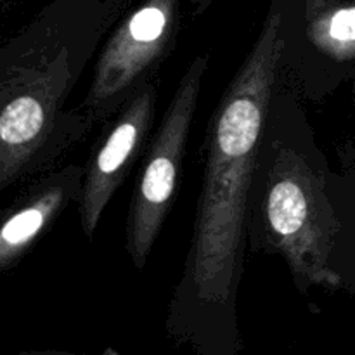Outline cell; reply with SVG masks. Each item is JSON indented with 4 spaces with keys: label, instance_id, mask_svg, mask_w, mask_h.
Returning <instances> with one entry per match:
<instances>
[{
    "label": "cell",
    "instance_id": "cell-9",
    "mask_svg": "<svg viewBox=\"0 0 355 355\" xmlns=\"http://www.w3.org/2000/svg\"><path fill=\"white\" fill-rule=\"evenodd\" d=\"M193 2L196 3L198 10H203V9H207V7L210 6V3L214 2V0H193Z\"/></svg>",
    "mask_w": 355,
    "mask_h": 355
},
{
    "label": "cell",
    "instance_id": "cell-3",
    "mask_svg": "<svg viewBox=\"0 0 355 355\" xmlns=\"http://www.w3.org/2000/svg\"><path fill=\"white\" fill-rule=\"evenodd\" d=\"M113 10V6L45 10L2 45L0 191L54 170L92 130L69 99L118 23Z\"/></svg>",
    "mask_w": 355,
    "mask_h": 355
},
{
    "label": "cell",
    "instance_id": "cell-4",
    "mask_svg": "<svg viewBox=\"0 0 355 355\" xmlns=\"http://www.w3.org/2000/svg\"><path fill=\"white\" fill-rule=\"evenodd\" d=\"M208 68V54L196 55L187 64L135 180L125 227V250L137 270H142L148 263L173 205L187 139Z\"/></svg>",
    "mask_w": 355,
    "mask_h": 355
},
{
    "label": "cell",
    "instance_id": "cell-8",
    "mask_svg": "<svg viewBox=\"0 0 355 355\" xmlns=\"http://www.w3.org/2000/svg\"><path fill=\"white\" fill-rule=\"evenodd\" d=\"M85 165L68 163L42 173L6 211L0 227V270L9 272L69 205H78Z\"/></svg>",
    "mask_w": 355,
    "mask_h": 355
},
{
    "label": "cell",
    "instance_id": "cell-6",
    "mask_svg": "<svg viewBox=\"0 0 355 355\" xmlns=\"http://www.w3.org/2000/svg\"><path fill=\"white\" fill-rule=\"evenodd\" d=\"M283 82L304 101L326 99L342 85L355 92V3L307 0L304 23L283 16Z\"/></svg>",
    "mask_w": 355,
    "mask_h": 355
},
{
    "label": "cell",
    "instance_id": "cell-2",
    "mask_svg": "<svg viewBox=\"0 0 355 355\" xmlns=\"http://www.w3.org/2000/svg\"><path fill=\"white\" fill-rule=\"evenodd\" d=\"M283 10L272 9L210 118L193 234L173 298L179 311H234L248 248L253 175L283 76Z\"/></svg>",
    "mask_w": 355,
    "mask_h": 355
},
{
    "label": "cell",
    "instance_id": "cell-7",
    "mask_svg": "<svg viewBox=\"0 0 355 355\" xmlns=\"http://www.w3.org/2000/svg\"><path fill=\"white\" fill-rule=\"evenodd\" d=\"M158 89L149 80L104 127L85 163L78 218L83 234L94 238L104 210L139 156L144 153L156 113Z\"/></svg>",
    "mask_w": 355,
    "mask_h": 355
},
{
    "label": "cell",
    "instance_id": "cell-5",
    "mask_svg": "<svg viewBox=\"0 0 355 355\" xmlns=\"http://www.w3.org/2000/svg\"><path fill=\"white\" fill-rule=\"evenodd\" d=\"M179 0H144L114 24L78 107L90 127L107 123L172 54Z\"/></svg>",
    "mask_w": 355,
    "mask_h": 355
},
{
    "label": "cell",
    "instance_id": "cell-1",
    "mask_svg": "<svg viewBox=\"0 0 355 355\" xmlns=\"http://www.w3.org/2000/svg\"><path fill=\"white\" fill-rule=\"evenodd\" d=\"M336 151L333 165L281 76L253 175L248 246L281 257L300 288L355 290L354 142Z\"/></svg>",
    "mask_w": 355,
    "mask_h": 355
}]
</instances>
